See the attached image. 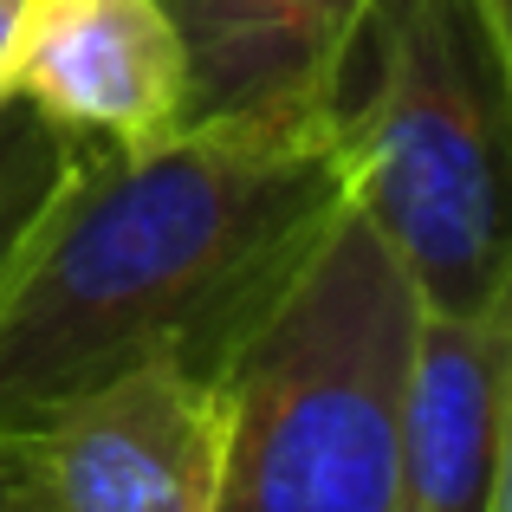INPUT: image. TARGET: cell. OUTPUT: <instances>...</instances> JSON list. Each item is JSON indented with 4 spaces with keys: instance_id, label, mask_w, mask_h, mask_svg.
Segmentation results:
<instances>
[{
    "instance_id": "30bf717a",
    "label": "cell",
    "mask_w": 512,
    "mask_h": 512,
    "mask_svg": "<svg viewBox=\"0 0 512 512\" xmlns=\"http://www.w3.org/2000/svg\"><path fill=\"white\" fill-rule=\"evenodd\" d=\"M26 13H33V0H0V111L13 104V65H20Z\"/></svg>"
},
{
    "instance_id": "8992f818",
    "label": "cell",
    "mask_w": 512,
    "mask_h": 512,
    "mask_svg": "<svg viewBox=\"0 0 512 512\" xmlns=\"http://www.w3.org/2000/svg\"><path fill=\"white\" fill-rule=\"evenodd\" d=\"M512 292L480 312H428L402 402V512H506Z\"/></svg>"
},
{
    "instance_id": "9c48e42d",
    "label": "cell",
    "mask_w": 512,
    "mask_h": 512,
    "mask_svg": "<svg viewBox=\"0 0 512 512\" xmlns=\"http://www.w3.org/2000/svg\"><path fill=\"white\" fill-rule=\"evenodd\" d=\"M0 512H52L46 474H39V448L20 428H0Z\"/></svg>"
},
{
    "instance_id": "3957f363",
    "label": "cell",
    "mask_w": 512,
    "mask_h": 512,
    "mask_svg": "<svg viewBox=\"0 0 512 512\" xmlns=\"http://www.w3.org/2000/svg\"><path fill=\"white\" fill-rule=\"evenodd\" d=\"M512 13L493 0H370L338 72L350 201L428 312L512 292L506 260Z\"/></svg>"
},
{
    "instance_id": "ba28073f",
    "label": "cell",
    "mask_w": 512,
    "mask_h": 512,
    "mask_svg": "<svg viewBox=\"0 0 512 512\" xmlns=\"http://www.w3.org/2000/svg\"><path fill=\"white\" fill-rule=\"evenodd\" d=\"M72 143L65 130H52L39 111H26L20 98L0 111V286H7L13 260L26 247V227H33L39 201L52 195V182L72 163Z\"/></svg>"
},
{
    "instance_id": "52a82bcc",
    "label": "cell",
    "mask_w": 512,
    "mask_h": 512,
    "mask_svg": "<svg viewBox=\"0 0 512 512\" xmlns=\"http://www.w3.org/2000/svg\"><path fill=\"white\" fill-rule=\"evenodd\" d=\"M363 7L370 0H163L188 59V124L338 98Z\"/></svg>"
},
{
    "instance_id": "5b68a950",
    "label": "cell",
    "mask_w": 512,
    "mask_h": 512,
    "mask_svg": "<svg viewBox=\"0 0 512 512\" xmlns=\"http://www.w3.org/2000/svg\"><path fill=\"white\" fill-rule=\"evenodd\" d=\"M13 98L98 150H156L188 124V59L163 0H33Z\"/></svg>"
},
{
    "instance_id": "277c9868",
    "label": "cell",
    "mask_w": 512,
    "mask_h": 512,
    "mask_svg": "<svg viewBox=\"0 0 512 512\" xmlns=\"http://www.w3.org/2000/svg\"><path fill=\"white\" fill-rule=\"evenodd\" d=\"M52 512H214L227 409L221 376L150 357L26 428Z\"/></svg>"
},
{
    "instance_id": "7a4b0ae2",
    "label": "cell",
    "mask_w": 512,
    "mask_h": 512,
    "mask_svg": "<svg viewBox=\"0 0 512 512\" xmlns=\"http://www.w3.org/2000/svg\"><path fill=\"white\" fill-rule=\"evenodd\" d=\"M422 292L357 201L221 370L214 512H402Z\"/></svg>"
},
{
    "instance_id": "6da1fadb",
    "label": "cell",
    "mask_w": 512,
    "mask_h": 512,
    "mask_svg": "<svg viewBox=\"0 0 512 512\" xmlns=\"http://www.w3.org/2000/svg\"><path fill=\"white\" fill-rule=\"evenodd\" d=\"M344 208L338 98L195 117L156 150L72 143L0 286V428L150 357L221 376Z\"/></svg>"
},
{
    "instance_id": "8fae6325",
    "label": "cell",
    "mask_w": 512,
    "mask_h": 512,
    "mask_svg": "<svg viewBox=\"0 0 512 512\" xmlns=\"http://www.w3.org/2000/svg\"><path fill=\"white\" fill-rule=\"evenodd\" d=\"M493 7H506V13H512V0H493Z\"/></svg>"
}]
</instances>
